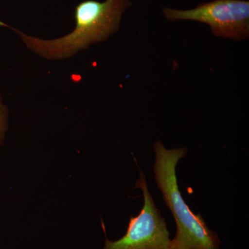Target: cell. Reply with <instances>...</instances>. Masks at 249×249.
I'll use <instances>...</instances> for the list:
<instances>
[{
	"mask_svg": "<svg viewBox=\"0 0 249 249\" xmlns=\"http://www.w3.org/2000/svg\"><path fill=\"white\" fill-rule=\"evenodd\" d=\"M130 0H85L75 9L76 27L60 38L43 40L14 29L28 48L47 60H64L96 42L107 40L120 27L122 15L132 6Z\"/></svg>",
	"mask_w": 249,
	"mask_h": 249,
	"instance_id": "6da1fadb",
	"label": "cell"
},
{
	"mask_svg": "<svg viewBox=\"0 0 249 249\" xmlns=\"http://www.w3.org/2000/svg\"><path fill=\"white\" fill-rule=\"evenodd\" d=\"M153 150L155 182L176 223V235L171 240L170 248L221 249L217 234L210 229L200 214L191 211L178 187L177 166L186 157L188 147L168 149L160 141H157Z\"/></svg>",
	"mask_w": 249,
	"mask_h": 249,
	"instance_id": "7a4b0ae2",
	"label": "cell"
},
{
	"mask_svg": "<svg viewBox=\"0 0 249 249\" xmlns=\"http://www.w3.org/2000/svg\"><path fill=\"white\" fill-rule=\"evenodd\" d=\"M163 16L169 21L191 20L204 23L214 36L231 40L249 37V1L213 0L189 10L164 7Z\"/></svg>",
	"mask_w": 249,
	"mask_h": 249,
	"instance_id": "3957f363",
	"label": "cell"
},
{
	"mask_svg": "<svg viewBox=\"0 0 249 249\" xmlns=\"http://www.w3.org/2000/svg\"><path fill=\"white\" fill-rule=\"evenodd\" d=\"M140 176L136 188L142 190L143 206L138 215L131 217L124 237L111 241L106 237L103 249H171V239L166 221L149 191L145 174L139 168Z\"/></svg>",
	"mask_w": 249,
	"mask_h": 249,
	"instance_id": "277c9868",
	"label": "cell"
},
{
	"mask_svg": "<svg viewBox=\"0 0 249 249\" xmlns=\"http://www.w3.org/2000/svg\"><path fill=\"white\" fill-rule=\"evenodd\" d=\"M8 128V109L3 104L0 94V145H2L5 138V134Z\"/></svg>",
	"mask_w": 249,
	"mask_h": 249,
	"instance_id": "5b68a950",
	"label": "cell"
}]
</instances>
